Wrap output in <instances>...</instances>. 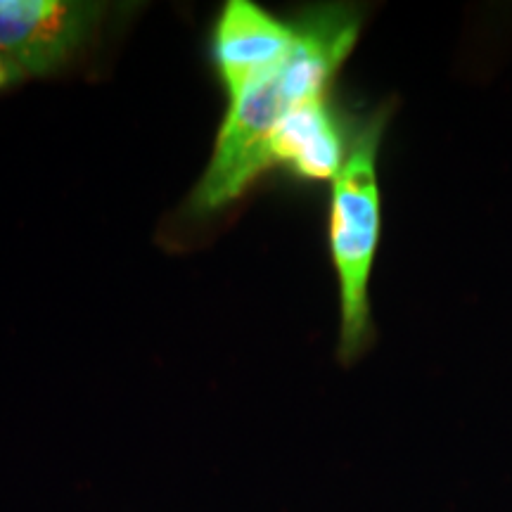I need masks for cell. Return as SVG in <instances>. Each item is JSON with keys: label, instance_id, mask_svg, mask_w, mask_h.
<instances>
[{"label": "cell", "instance_id": "cell-1", "mask_svg": "<svg viewBox=\"0 0 512 512\" xmlns=\"http://www.w3.org/2000/svg\"><path fill=\"white\" fill-rule=\"evenodd\" d=\"M297 41L283 62L230 98L214 155L190 197L197 216L235 202L271 169L268 140L297 105L325 98L335 74L356 46L361 15L349 5H323L297 19Z\"/></svg>", "mask_w": 512, "mask_h": 512}, {"label": "cell", "instance_id": "cell-2", "mask_svg": "<svg viewBox=\"0 0 512 512\" xmlns=\"http://www.w3.org/2000/svg\"><path fill=\"white\" fill-rule=\"evenodd\" d=\"M389 121L380 107L351 140L342 171L332 181L330 254L339 283V358L354 363L373 342L368 283L382 228L377 152Z\"/></svg>", "mask_w": 512, "mask_h": 512}, {"label": "cell", "instance_id": "cell-3", "mask_svg": "<svg viewBox=\"0 0 512 512\" xmlns=\"http://www.w3.org/2000/svg\"><path fill=\"white\" fill-rule=\"evenodd\" d=\"M102 10L74 0H0V57L24 76L57 72L88 46Z\"/></svg>", "mask_w": 512, "mask_h": 512}, {"label": "cell", "instance_id": "cell-4", "mask_svg": "<svg viewBox=\"0 0 512 512\" xmlns=\"http://www.w3.org/2000/svg\"><path fill=\"white\" fill-rule=\"evenodd\" d=\"M294 41L297 24H285L249 0H230L214 31V60L228 98L278 67Z\"/></svg>", "mask_w": 512, "mask_h": 512}, {"label": "cell", "instance_id": "cell-5", "mask_svg": "<svg viewBox=\"0 0 512 512\" xmlns=\"http://www.w3.org/2000/svg\"><path fill=\"white\" fill-rule=\"evenodd\" d=\"M347 150L325 95L297 105L275 126L268 140V164L285 166L304 181H335Z\"/></svg>", "mask_w": 512, "mask_h": 512}, {"label": "cell", "instance_id": "cell-6", "mask_svg": "<svg viewBox=\"0 0 512 512\" xmlns=\"http://www.w3.org/2000/svg\"><path fill=\"white\" fill-rule=\"evenodd\" d=\"M22 79H27L22 69H17L15 64L0 57V91H5V88L15 86V83H19Z\"/></svg>", "mask_w": 512, "mask_h": 512}]
</instances>
